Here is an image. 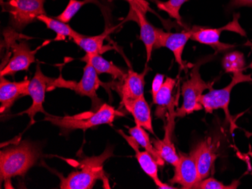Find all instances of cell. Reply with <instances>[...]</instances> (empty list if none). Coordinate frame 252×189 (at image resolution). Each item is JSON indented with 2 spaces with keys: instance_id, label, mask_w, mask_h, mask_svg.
<instances>
[{
  "instance_id": "obj_1",
  "label": "cell",
  "mask_w": 252,
  "mask_h": 189,
  "mask_svg": "<svg viewBox=\"0 0 252 189\" xmlns=\"http://www.w3.org/2000/svg\"><path fill=\"white\" fill-rule=\"evenodd\" d=\"M40 147L28 140L21 141L0 152L1 182L9 181L15 176H24L36 164L40 157Z\"/></svg>"
},
{
  "instance_id": "obj_2",
  "label": "cell",
  "mask_w": 252,
  "mask_h": 189,
  "mask_svg": "<svg viewBox=\"0 0 252 189\" xmlns=\"http://www.w3.org/2000/svg\"><path fill=\"white\" fill-rule=\"evenodd\" d=\"M117 116H123V114L117 111L114 107L104 104L100 106L94 112H83L77 115H65L63 117L47 114L45 115V120L50 121L51 123L61 129L86 131L99 125H112Z\"/></svg>"
},
{
  "instance_id": "obj_3",
  "label": "cell",
  "mask_w": 252,
  "mask_h": 189,
  "mask_svg": "<svg viewBox=\"0 0 252 189\" xmlns=\"http://www.w3.org/2000/svg\"><path fill=\"white\" fill-rule=\"evenodd\" d=\"M113 149L108 146L101 155L85 159L80 170L72 172L61 180L62 189H92L99 180H104V163L113 155Z\"/></svg>"
},
{
  "instance_id": "obj_4",
  "label": "cell",
  "mask_w": 252,
  "mask_h": 189,
  "mask_svg": "<svg viewBox=\"0 0 252 189\" xmlns=\"http://www.w3.org/2000/svg\"><path fill=\"white\" fill-rule=\"evenodd\" d=\"M5 46L9 49V57L5 66H2L0 76H13L20 71H28L31 65L36 60L38 49L31 50L26 41L17 42L18 34L14 29L4 31Z\"/></svg>"
},
{
  "instance_id": "obj_5",
  "label": "cell",
  "mask_w": 252,
  "mask_h": 189,
  "mask_svg": "<svg viewBox=\"0 0 252 189\" xmlns=\"http://www.w3.org/2000/svg\"><path fill=\"white\" fill-rule=\"evenodd\" d=\"M205 61V60L198 61L191 71L189 80L183 83L181 94L184 101L182 106L176 111V117L178 118H184L203 108L199 104V98L203 94L204 91L212 88V84L205 82L199 73L201 65Z\"/></svg>"
},
{
  "instance_id": "obj_6",
  "label": "cell",
  "mask_w": 252,
  "mask_h": 189,
  "mask_svg": "<svg viewBox=\"0 0 252 189\" xmlns=\"http://www.w3.org/2000/svg\"><path fill=\"white\" fill-rule=\"evenodd\" d=\"M45 0H7L2 2L4 11L9 15L10 25L16 30H22L42 15H46Z\"/></svg>"
},
{
  "instance_id": "obj_7",
  "label": "cell",
  "mask_w": 252,
  "mask_h": 189,
  "mask_svg": "<svg viewBox=\"0 0 252 189\" xmlns=\"http://www.w3.org/2000/svg\"><path fill=\"white\" fill-rule=\"evenodd\" d=\"M252 81L251 75L243 74V70L236 72L233 73V79L230 84L222 89H211L209 93L201 96L199 101V104L202 106L206 113H212L215 110L222 108L224 111L226 119L233 125V118L229 110L232 90L239 83L249 82Z\"/></svg>"
},
{
  "instance_id": "obj_8",
  "label": "cell",
  "mask_w": 252,
  "mask_h": 189,
  "mask_svg": "<svg viewBox=\"0 0 252 189\" xmlns=\"http://www.w3.org/2000/svg\"><path fill=\"white\" fill-rule=\"evenodd\" d=\"M100 84H102V83L99 80L98 74L94 70L93 65L86 63L83 70V77L79 82L63 80L61 75L60 77L58 79H53V81L51 83L49 87H50L49 90L51 91L55 87L71 89L79 95L90 97L93 104L96 105L100 101L97 95V89L100 87Z\"/></svg>"
},
{
  "instance_id": "obj_9",
  "label": "cell",
  "mask_w": 252,
  "mask_h": 189,
  "mask_svg": "<svg viewBox=\"0 0 252 189\" xmlns=\"http://www.w3.org/2000/svg\"><path fill=\"white\" fill-rule=\"evenodd\" d=\"M239 14L233 15V21L220 28H206L194 27L192 29V40L196 41L201 44L207 45L213 48L216 52H224L235 47L233 45L223 43L220 41V33L223 31H232L237 32L243 36H246V33L239 23Z\"/></svg>"
},
{
  "instance_id": "obj_10",
  "label": "cell",
  "mask_w": 252,
  "mask_h": 189,
  "mask_svg": "<svg viewBox=\"0 0 252 189\" xmlns=\"http://www.w3.org/2000/svg\"><path fill=\"white\" fill-rule=\"evenodd\" d=\"M53 81L52 78L45 76L41 70L40 66H36L35 75L31 80L29 84V96L32 98V105L20 114H27L31 119V125L35 123V115L38 112L47 115L44 109L43 104L45 102V92L50 87Z\"/></svg>"
},
{
  "instance_id": "obj_11",
  "label": "cell",
  "mask_w": 252,
  "mask_h": 189,
  "mask_svg": "<svg viewBox=\"0 0 252 189\" xmlns=\"http://www.w3.org/2000/svg\"><path fill=\"white\" fill-rule=\"evenodd\" d=\"M151 70V68L147 66L141 73H136L132 69H129L123 80H120L118 82L112 83L113 89H115L121 97L122 105L130 101H135L144 95L145 76Z\"/></svg>"
},
{
  "instance_id": "obj_12",
  "label": "cell",
  "mask_w": 252,
  "mask_h": 189,
  "mask_svg": "<svg viewBox=\"0 0 252 189\" xmlns=\"http://www.w3.org/2000/svg\"><path fill=\"white\" fill-rule=\"evenodd\" d=\"M179 162L175 166V173L170 180L171 184H178L182 189H195L201 181L196 159L192 152L189 154H179Z\"/></svg>"
},
{
  "instance_id": "obj_13",
  "label": "cell",
  "mask_w": 252,
  "mask_h": 189,
  "mask_svg": "<svg viewBox=\"0 0 252 189\" xmlns=\"http://www.w3.org/2000/svg\"><path fill=\"white\" fill-rule=\"evenodd\" d=\"M219 143L212 137H207L196 145L192 152L195 156L201 180L209 177L218 158Z\"/></svg>"
},
{
  "instance_id": "obj_14",
  "label": "cell",
  "mask_w": 252,
  "mask_h": 189,
  "mask_svg": "<svg viewBox=\"0 0 252 189\" xmlns=\"http://www.w3.org/2000/svg\"><path fill=\"white\" fill-rule=\"evenodd\" d=\"M191 36L192 29L180 32H170L157 28V42L154 48L165 47L169 49L173 53L175 61L181 66V69H184L185 65L182 59L183 52Z\"/></svg>"
},
{
  "instance_id": "obj_15",
  "label": "cell",
  "mask_w": 252,
  "mask_h": 189,
  "mask_svg": "<svg viewBox=\"0 0 252 189\" xmlns=\"http://www.w3.org/2000/svg\"><path fill=\"white\" fill-rule=\"evenodd\" d=\"M168 108H169V112L168 114V122L165 127V136L162 139H153L152 142L162 159L175 167L179 162L180 159L179 155L177 153L176 149H175V144L171 141L172 134L175 129V118L176 117V112L174 108L173 104H170Z\"/></svg>"
},
{
  "instance_id": "obj_16",
  "label": "cell",
  "mask_w": 252,
  "mask_h": 189,
  "mask_svg": "<svg viewBox=\"0 0 252 189\" xmlns=\"http://www.w3.org/2000/svg\"><path fill=\"white\" fill-rule=\"evenodd\" d=\"M31 80L25 79L21 81H11L4 76L0 77V112H8L15 101L20 97L29 95Z\"/></svg>"
},
{
  "instance_id": "obj_17",
  "label": "cell",
  "mask_w": 252,
  "mask_h": 189,
  "mask_svg": "<svg viewBox=\"0 0 252 189\" xmlns=\"http://www.w3.org/2000/svg\"><path fill=\"white\" fill-rule=\"evenodd\" d=\"M132 18L140 26V39L144 42L147 52V62L150 61L157 38V28L154 27L146 18V14L138 8H130Z\"/></svg>"
},
{
  "instance_id": "obj_18",
  "label": "cell",
  "mask_w": 252,
  "mask_h": 189,
  "mask_svg": "<svg viewBox=\"0 0 252 189\" xmlns=\"http://www.w3.org/2000/svg\"><path fill=\"white\" fill-rule=\"evenodd\" d=\"M123 107L131 112L135 121L136 125L142 127L143 128L155 135L154 128H153L152 116L151 110L144 95L135 101H130L123 104Z\"/></svg>"
},
{
  "instance_id": "obj_19",
  "label": "cell",
  "mask_w": 252,
  "mask_h": 189,
  "mask_svg": "<svg viewBox=\"0 0 252 189\" xmlns=\"http://www.w3.org/2000/svg\"><path fill=\"white\" fill-rule=\"evenodd\" d=\"M119 133H120V135L126 139L127 142L129 144L130 146L134 149V152H135L136 159H137V162L139 163L141 168L145 172L147 176H150L154 180L156 186H157V184H158L161 182L158 176V164L157 161L147 151L145 150L144 152L140 151L139 147H138L139 144L137 143V141L132 136H127L122 131H119Z\"/></svg>"
},
{
  "instance_id": "obj_20",
  "label": "cell",
  "mask_w": 252,
  "mask_h": 189,
  "mask_svg": "<svg viewBox=\"0 0 252 189\" xmlns=\"http://www.w3.org/2000/svg\"><path fill=\"white\" fill-rule=\"evenodd\" d=\"M113 29L107 28L101 34L94 36H86L80 35L73 39L75 43L86 52L87 56L101 54L109 49L104 47V42Z\"/></svg>"
},
{
  "instance_id": "obj_21",
  "label": "cell",
  "mask_w": 252,
  "mask_h": 189,
  "mask_svg": "<svg viewBox=\"0 0 252 189\" xmlns=\"http://www.w3.org/2000/svg\"><path fill=\"white\" fill-rule=\"evenodd\" d=\"M82 60L93 65L97 74L106 73V74L110 75L114 80H118L119 81L123 80L127 74V73H126L123 69L116 66L113 62L108 61L104 59L102 57L101 54L93 55V56L86 55Z\"/></svg>"
},
{
  "instance_id": "obj_22",
  "label": "cell",
  "mask_w": 252,
  "mask_h": 189,
  "mask_svg": "<svg viewBox=\"0 0 252 189\" xmlns=\"http://www.w3.org/2000/svg\"><path fill=\"white\" fill-rule=\"evenodd\" d=\"M37 20L42 21L49 29L55 31L57 36L54 41L64 40L66 37L72 38L73 39L81 35L78 33L67 24L63 23L56 18H50L46 15H40L38 17Z\"/></svg>"
},
{
  "instance_id": "obj_23",
  "label": "cell",
  "mask_w": 252,
  "mask_h": 189,
  "mask_svg": "<svg viewBox=\"0 0 252 189\" xmlns=\"http://www.w3.org/2000/svg\"><path fill=\"white\" fill-rule=\"evenodd\" d=\"M128 133L130 134V136H132L141 147L144 148L147 152L152 155L159 166H164L165 161L162 159L157 149L154 147L152 141L150 139L148 133L144 128L136 125L134 128L128 129Z\"/></svg>"
},
{
  "instance_id": "obj_24",
  "label": "cell",
  "mask_w": 252,
  "mask_h": 189,
  "mask_svg": "<svg viewBox=\"0 0 252 189\" xmlns=\"http://www.w3.org/2000/svg\"><path fill=\"white\" fill-rule=\"evenodd\" d=\"M176 85V80L172 78H166V80L164 81L162 87L160 88L159 91L157 93V95L153 101L155 104L158 106V112H157V115L160 116V115H163L162 108H166L170 106V104L173 101L172 99V92L174 88Z\"/></svg>"
},
{
  "instance_id": "obj_25",
  "label": "cell",
  "mask_w": 252,
  "mask_h": 189,
  "mask_svg": "<svg viewBox=\"0 0 252 189\" xmlns=\"http://www.w3.org/2000/svg\"><path fill=\"white\" fill-rule=\"evenodd\" d=\"M89 3L96 4L103 10L102 8L103 5L98 0H70L67 6L63 10V12L55 18L62 21L63 23H69L83 5Z\"/></svg>"
},
{
  "instance_id": "obj_26",
  "label": "cell",
  "mask_w": 252,
  "mask_h": 189,
  "mask_svg": "<svg viewBox=\"0 0 252 189\" xmlns=\"http://www.w3.org/2000/svg\"><path fill=\"white\" fill-rule=\"evenodd\" d=\"M155 2L157 8L168 13L170 18H173L178 21V23L182 25V18L180 15L181 6L189 0H168V1H160V0H152Z\"/></svg>"
},
{
  "instance_id": "obj_27",
  "label": "cell",
  "mask_w": 252,
  "mask_h": 189,
  "mask_svg": "<svg viewBox=\"0 0 252 189\" xmlns=\"http://www.w3.org/2000/svg\"><path fill=\"white\" fill-rule=\"evenodd\" d=\"M222 66L226 73H236L244 70L246 66L244 54L242 52H233L225 54L222 60Z\"/></svg>"
},
{
  "instance_id": "obj_28",
  "label": "cell",
  "mask_w": 252,
  "mask_h": 189,
  "mask_svg": "<svg viewBox=\"0 0 252 189\" xmlns=\"http://www.w3.org/2000/svg\"><path fill=\"white\" fill-rule=\"evenodd\" d=\"M239 180L237 181H233L230 185L223 184L221 182L215 180L212 177H208L206 179L201 180L197 185H196L195 189H236L239 187Z\"/></svg>"
},
{
  "instance_id": "obj_29",
  "label": "cell",
  "mask_w": 252,
  "mask_h": 189,
  "mask_svg": "<svg viewBox=\"0 0 252 189\" xmlns=\"http://www.w3.org/2000/svg\"><path fill=\"white\" fill-rule=\"evenodd\" d=\"M164 81H165V76L164 75L158 73V74L154 76L152 82V89H151V94H152L153 98L156 97L160 88L162 87Z\"/></svg>"
},
{
  "instance_id": "obj_30",
  "label": "cell",
  "mask_w": 252,
  "mask_h": 189,
  "mask_svg": "<svg viewBox=\"0 0 252 189\" xmlns=\"http://www.w3.org/2000/svg\"><path fill=\"white\" fill-rule=\"evenodd\" d=\"M125 1L129 3L130 7H131L130 8H140L145 14L148 11H151V8L149 7L148 2L146 0H125Z\"/></svg>"
},
{
  "instance_id": "obj_31",
  "label": "cell",
  "mask_w": 252,
  "mask_h": 189,
  "mask_svg": "<svg viewBox=\"0 0 252 189\" xmlns=\"http://www.w3.org/2000/svg\"><path fill=\"white\" fill-rule=\"evenodd\" d=\"M252 7V0H230L228 5L229 8H239V7Z\"/></svg>"
},
{
  "instance_id": "obj_32",
  "label": "cell",
  "mask_w": 252,
  "mask_h": 189,
  "mask_svg": "<svg viewBox=\"0 0 252 189\" xmlns=\"http://www.w3.org/2000/svg\"><path fill=\"white\" fill-rule=\"evenodd\" d=\"M157 187L158 189H176L175 186H170V185L166 184V183H163L162 182H160L157 185Z\"/></svg>"
},
{
  "instance_id": "obj_33",
  "label": "cell",
  "mask_w": 252,
  "mask_h": 189,
  "mask_svg": "<svg viewBox=\"0 0 252 189\" xmlns=\"http://www.w3.org/2000/svg\"><path fill=\"white\" fill-rule=\"evenodd\" d=\"M249 67L250 69H252V63H251V64L249 65Z\"/></svg>"
},
{
  "instance_id": "obj_34",
  "label": "cell",
  "mask_w": 252,
  "mask_h": 189,
  "mask_svg": "<svg viewBox=\"0 0 252 189\" xmlns=\"http://www.w3.org/2000/svg\"></svg>"
}]
</instances>
